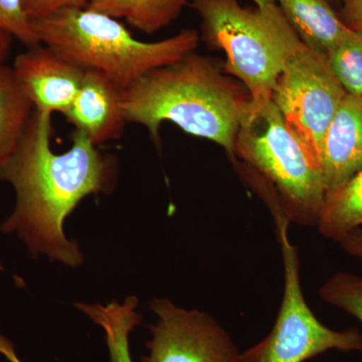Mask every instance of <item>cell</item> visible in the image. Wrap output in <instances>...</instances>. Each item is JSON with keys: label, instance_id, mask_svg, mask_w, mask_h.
Segmentation results:
<instances>
[{"label": "cell", "instance_id": "obj_3", "mask_svg": "<svg viewBox=\"0 0 362 362\" xmlns=\"http://www.w3.org/2000/svg\"><path fill=\"white\" fill-rule=\"evenodd\" d=\"M32 23L40 44L84 71L103 74L123 90L149 71L197 51L201 42L194 28L144 42L133 37L120 21L89 7L64 9Z\"/></svg>", "mask_w": 362, "mask_h": 362}, {"label": "cell", "instance_id": "obj_13", "mask_svg": "<svg viewBox=\"0 0 362 362\" xmlns=\"http://www.w3.org/2000/svg\"><path fill=\"white\" fill-rule=\"evenodd\" d=\"M76 307L103 330L109 352V362H133L130 352V334L141 322L137 311L138 298H126L108 304L78 303Z\"/></svg>", "mask_w": 362, "mask_h": 362}, {"label": "cell", "instance_id": "obj_8", "mask_svg": "<svg viewBox=\"0 0 362 362\" xmlns=\"http://www.w3.org/2000/svg\"><path fill=\"white\" fill-rule=\"evenodd\" d=\"M150 309L156 322L142 362H240V354L228 333L199 310H187L168 298H154Z\"/></svg>", "mask_w": 362, "mask_h": 362}, {"label": "cell", "instance_id": "obj_6", "mask_svg": "<svg viewBox=\"0 0 362 362\" xmlns=\"http://www.w3.org/2000/svg\"><path fill=\"white\" fill-rule=\"evenodd\" d=\"M289 221L276 223L282 247L284 294L277 320L258 344L240 354V362H304L329 350L362 352V333L324 325L306 303L300 282L299 256L288 238Z\"/></svg>", "mask_w": 362, "mask_h": 362}, {"label": "cell", "instance_id": "obj_9", "mask_svg": "<svg viewBox=\"0 0 362 362\" xmlns=\"http://www.w3.org/2000/svg\"><path fill=\"white\" fill-rule=\"evenodd\" d=\"M21 92L39 113L65 116L77 96L85 71L51 47H26L11 66Z\"/></svg>", "mask_w": 362, "mask_h": 362}, {"label": "cell", "instance_id": "obj_16", "mask_svg": "<svg viewBox=\"0 0 362 362\" xmlns=\"http://www.w3.org/2000/svg\"><path fill=\"white\" fill-rule=\"evenodd\" d=\"M317 228L323 237L338 243L362 228V169L326 197Z\"/></svg>", "mask_w": 362, "mask_h": 362}, {"label": "cell", "instance_id": "obj_4", "mask_svg": "<svg viewBox=\"0 0 362 362\" xmlns=\"http://www.w3.org/2000/svg\"><path fill=\"white\" fill-rule=\"evenodd\" d=\"M201 18V40L226 52V75L250 93L252 107L271 101L286 62L302 44L277 2L255 8L238 0H192Z\"/></svg>", "mask_w": 362, "mask_h": 362}, {"label": "cell", "instance_id": "obj_1", "mask_svg": "<svg viewBox=\"0 0 362 362\" xmlns=\"http://www.w3.org/2000/svg\"><path fill=\"white\" fill-rule=\"evenodd\" d=\"M52 136V115L33 112L0 176L16 192L13 214L0 230L16 233L35 256L76 268L84 256L77 243L66 238L65 221L86 197L113 190L116 161L78 131H74L70 148L57 153Z\"/></svg>", "mask_w": 362, "mask_h": 362}, {"label": "cell", "instance_id": "obj_14", "mask_svg": "<svg viewBox=\"0 0 362 362\" xmlns=\"http://www.w3.org/2000/svg\"><path fill=\"white\" fill-rule=\"evenodd\" d=\"M33 112L32 103L16 83L11 66L0 65V176L16 153Z\"/></svg>", "mask_w": 362, "mask_h": 362}, {"label": "cell", "instance_id": "obj_21", "mask_svg": "<svg viewBox=\"0 0 362 362\" xmlns=\"http://www.w3.org/2000/svg\"><path fill=\"white\" fill-rule=\"evenodd\" d=\"M339 16L347 28L362 33V0H339Z\"/></svg>", "mask_w": 362, "mask_h": 362}, {"label": "cell", "instance_id": "obj_23", "mask_svg": "<svg viewBox=\"0 0 362 362\" xmlns=\"http://www.w3.org/2000/svg\"><path fill=\"white\" fill-rule=\"evenodd\" d=\"M13 40L11 35L0 30V65L6 64V59H8Z\"/></svg>", "mask_w": 362, "mask_h": 362}, {"label": "cell", "instance_id": "obj_19", "mask_svg": "<svg viewBox=\"0 0 362 362\" xmlns=\"http://www.w3.org/2000/svg\"><path fill=\"white\" fill-rule=\"evenodd\" d=\"M0 30L8 33L26 47L40 44L23 0H0Z\"/></svg>", "mask_w": 362, "mask_h": 362}, {"label": "cell", "instance_id": "obj_25", "mask_svg": "<svg viewBox=\"0 0 362 362\" xmlns=\"http://www.w3.org/2000/svg\"><path fill=\"white\" fill-rule=\"evenodd\" d=\"M252 1L255 2L257 6H263L266 4H276L277 0H252Z\"/></svg>", "mask_w": 362, "mask_h": 362}, {"label": "cell", "instance_id": "obj_11", "mask_svg": "<svg viewBox=\"0 0 362 362\" xmlns=\"http://www.w3.org/2000/svg\"><path fill=\"white\" fill-rule=\"evenodd\" d=\"M320 164L327 195L362 169V98L343 100L324 136Z\"/></svg>", "mask_w": 362, "mask_h": 362}, {"label": "cell", "instance_id": "obj_22", "mask_svg": "<svg viewBox=\"0 0 362 362\" xmlns=\"http://www.w3.org/2000/svg\"><path fill=\"white\" fill-rule=\"evenodd\" d=\"M339 244L350 256L362 259V228L349 233L340 240Z\"/></svg>", "mask_w": 362, "mask_h": 362}, {"label": "cell", "instance_id": "obj_18", "mask_svg": "<svg viewBox=\"0 0 362 362\" xmlns=\"http://www.w3.org/2000/svg\"><path fill=\"white\" fill-rule=\"evenodd\" d=\"M324 301L356 317L362 324V277L338 272L319 289Z\"/></svg>", "mask_w": 362, "mask_h": 362}, {"label": "cell", "instance_id": "obj_24", "mask_svg": "<svg viewBox=\"0 0 362 362\" xmlns=\"http://www.w3.org/2000/svg\"><path fill=\"white\" fill-rule=\"evenodd\" d=\"M0 354L6 357L9 362H23L16 354L13 345L0 333Z\"/></svg>", "mask_w": 362, "mask_h": 362}, {"label": "cell", "instance_id": "obj_7", "mask_svg": "<svg viewBox=\"0 0 362 362\" xmlns=\"http://www.w3.org/2000/svg\"><path fill=\"white\" fill-rule=\"evenodd\" d=\"M346 95L326 56L302 42L286 62L271 100L290 130L320 162L324 136Z\"/></svg>", "mask_w": 362, "mask_h": 362}, {"label": "cell", "instance_id": "obj_17", "mask_svg": "<svg viewBox=\"0 0 362 362\" xmlns=\"http://www.w3.org/2000/svg\"><path fill=\"white\" fill-rule=\"evenodd\" d=\"M326 59L346 94L362 98V33L349 28L326 54Z\"/></svg>", "mask_w": 362, "mask_h": 362}, {"label": "cell", "instance_id": "obj_15", "mask_svg": "<svg viewBox=\"0 0 362 362\" xmlns=\"http://www.w3.org/2000/svg\"><path fill=\"white\" fill-rule=\"evenodd\" d=\"M192 0H90L87 7L154 35L180 18Z\"/></svg>", "mask_w": 362, "mask_h": 362}, {"label": "cell", "instance_id": "obj_26", "mask_svg": "<svg viewBox=\"0 0 362 362\" xmlns=\"http://www.w3.org/2000/svg\"><path fill=\"white\" fill-rule=\"evenodd\" d=\"M331 2H334V4H339V0H331Z\"/></svg>", "mask_w": 362, "mask_h": 362}, {"label": "cell", "instance_id": "obj_12", "mask_svg": "<svg viewBox=\"0 0 362 362\" xmlns=\"http://www.w3.org/2000/svg\"><path fill=\"white\" fill-rule=\"evenodd\" d=\"M277 4L301 42L324 56L349 30L331 0H277Z\"/></svg>", "mask_w": 362, "mask_h": 362}, {"label": "cell", "instance_id": "obj_20", "mask_svg": "<svg viewBox=\"0 0 362 362\" xmlns=\"http://www.w3.org/2000/svg\"><path fill=\"white\" fill-rule=\"evenodd\" d=\"M90 0H23L30 21L42 20L64 9L87 7Z\"/></svg>", "mask_w": 362, "mask_h": 362}, {"label": "cell", "instance_id": "obj_5", "mask_svg": "<svg viewBox=\"0 0 362 362\" xmlns=\"http://www.w3.org/2000/svg\"><path fill=\"white\" fill-rule=\"evenodd\" d=\"M235 156L270 183L288 220L317 226L327 195L320 162L272 100L256 108L252 105L235 138Z\"/></svg>", "mask_w": 362, "mask_h": 362}, {"label": "cell", "instance_id": "obj_10", "mask_svg": "<svg viewBox=\"0 0 362 362\" xmlns=\"http://www.w3.org/2000/svg\"><path fill=\"white\" fill-rule=\"evenodd\" d=\"M123 90L103 74L85 71L82 85L66 113L75 131L99 146L122 134L127 121L124 115Z\"/></svg>", "mask_w": 362, "mask_h": 362}, {"label": "cell", "instance_id": "obj_27", "mask_svg": "<svg viewBox=\"0 0 362 362\" xmlns=\"http://www.w3.org/2000/svg\"><path fill=\"white\" fill-rule=\"evenodd\" d=\"M4 270V266H2L1 262H0V271Z\"/></svg>", "mask_w": 362, "mask_h": 362}, {"label": "cell", "instance_id": "obj_2", "mask_svg": "<svg viewBox=\"0 0 362 362\" xmlns=\"http://www.w3.org/2000/svg\"><path fill=\"white\" fill-rule=\"evenodd\" d=\"M124 115L159 142L162 124H175L195 137L220 145L235 160L240 125L252 109L244 85L216 59L190 52L180 61L149 71L123 90Z\"/></svg>", "mask_w": 362, "mask_h": 362}]
</instances>
